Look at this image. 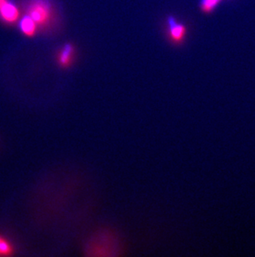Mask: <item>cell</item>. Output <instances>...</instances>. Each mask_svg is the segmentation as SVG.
I'll return each instance as SVG.
<instances>
[{"mask_svg": "<svg viewBox=\"0 0 255 257\" xmlns=\"http://www.w3.org/2000/svg\"><path fill=\"white\" fill-rule=\"evenodd\" d=\"M14 251L10 241L0 235V255H11L14 254Z\"/></svg>", "mask_w": 255, "mask_h": 257, "instance_id": "6", "label": "cell"}, {"mask_svg": "<svg viewBox=\"0 0 255 257\" xmlns=\"http://www.w3.org/2000/svg\"><path fill=\"white\" fill-rule=\"evenodd\" d=\"M75 57V48L72 44H66L60 49L58 55V61L62 68H68L72 65Z\"/></svg>", "mask_w": 255, "mask_h": 257, "instance_id": "4", "label": "cell"}, {"mask_svg": "<svg viewBox=\"0 0 255 257\" xmlns=\"http://www.w3.org/2000/svg\"><path fill=\"white\" fill-rule=\"evenodd\" d=\"M20 28L22 33L28 37L34 36V34H36V29H38V25L36 23L34 22V20L31 17H29L28 15H26L25 17L22 18L20 23Z\"/></svg>", "mask_w": 255, "mask_h": 257, "instance_id": "5", "label": "cell"}, {"mask_svg": "<svg viewBox=\"0 0 255 257\" xmlns=\"http://www.w3.org/2000/svg\"><path fill=\"white\" fill-rule=\"evenodd\" d=\"M220 0H202V9L204 12H210Z\"/></svg>", "mask_w": 255, "mask_h": 257, "instance_id": "7", "label": "cell"}, {"mask_svg": "<svg viewBox=\"0 0 255 257\" xmlns=\"http://www.w3.org/2000/svg\"><path fill=\"white\" fill-rule=\"evenodd\" d=\"M169 36L172 39V41L179 44L182 41L186 29L184 25L176 22V20L172 17H169Z\"/></svg>", "mask_w": 255, "mask_h": 257, "instance_id": "3", "label": "cell"}, {"mask_svg": "<svg viewBox=\"0 0 255 257\" xmlns=\"http://www.w3.org/2000/svg\"><path fill=\"white\" fill-rule=\"evenodd\" d=\"M28 15L38 27L48 28L55 18V11L48 0H32L28 8Z\"/></svg>", "mask_w": 255, "mask_h": 257, "instance_id": "1", "label": "cell"}, {"mask_svg": "<svg viewBox=\"0 0 255 257\" xmlns=\"http://www.w3.org/2000/svg\"><path fill=\"white\" fill-rule=\"evenodd\" d=\"M20 10L16 5L10 2L8 0H4L0 4V18L5 23L14 24L20 18Z\"/></svg>", "mask_w": 255, "mask_h": 257, "instance_id": "2", "label": "cell"}]
</instances>
